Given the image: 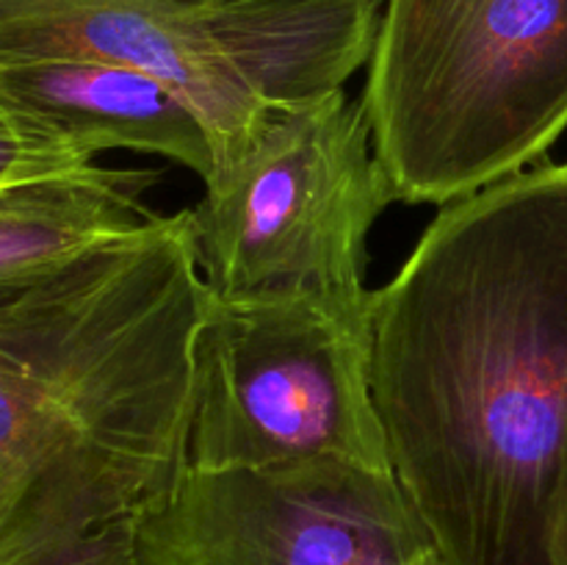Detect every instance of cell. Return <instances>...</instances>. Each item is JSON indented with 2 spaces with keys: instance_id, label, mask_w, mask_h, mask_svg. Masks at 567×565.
Wrapping results in <instances>:
<instances>
[{
  "instance_id": "6da1fadb",
  "label": "cell",
  "mask_w": 567,
  "mask_h": 565,
  "mask_svg": "<svg viewBox=\"0 0 567 565\" xmlns=\"http://www.w3.org/2000/svg\"><path fill=\"white\" fill-rule=\"evenodd\" d=\"M399 487L443 565H559L567 502V161L443 205L371 291Z\"/></svg>"
},
{
  "instance_id": "7a4b0ae2",
  "label": "cell",
  "mask_w": 567,
  "mask_h": 565,
  "mask_svg": "<svg viewBox=\"0 0 567 565\" xmlns=\"http://www.w3.org/2000/svg\"><path fill=\"white\" fill-rule=\"evenodd\" d=\"M192 208L0 291V565H138L188 471Z\"/></svg>"
},
{
  "instance_id": "3957f363",
  "label": "cell",
  "mask_w": 567,
  "mask_h": 565,
  "mask_svg": "<svg viewBox=\"0 0 567 565\" xmlns=\"http://www.w3.org/2000/svg\"><path fill=\"white\" fill-rule=\"evenodd\" d=\"M360 100L402 203L529 170L567 127V0H382Z\"/></svg>"
},
{
  "instance_id": "277c9868",
  "label": "cell",
  "mask_w": 567,
  "mask_h": 565,
  "mask_svg": "<svg viewBox=\"0 0 567 565\" xmlns=\"http://www.w3.org/2000/svg\"><path fill=\"white\" fill-rule=\"evenodd\" d=\"M382 0H0V66L97 61L164 83L214 166L266 111L313 103L369 66Z\"/></svg>"
},
{
  "instance_id": "5b68a950",
  "label": "cell",
  "mask_w": 567,
  "mask_h": 565,
  "mask_svg": "<svg viewBox=\"0 0 567 565\" xmlns=\"http://www.w3.org/2000/svg\"><path fill=\"white\" fill-rule=\"evenodd\" d=\"M203 183L192 227L214 297H308L371 310L365 238L396 192L363 100L352 103L341 89L266 111Z\"/></svg>"
},
{
  "instance_id": "8992f818",
  "label": "cell",
  "mask_w": 567,
  "mask_h": 565,
  "mask_svg": "<svg viewBox=\"0 0 567 565\" xmlns=\"http://www.w3.org/2000/svg\"><path fill=\"white\" fill-rule=\"evenodd\" d=\"M297 463L393 474L371 380V310L208 291L194 341L188 469Z\"/></svg>"
},
{
  "instance_id": "52a82bcc",
  "label": "cell",
  "mask_w": 567,
  "mask_h": 565,
  "mask_svg": "<svg viewBox=\"0 0 567 565\" xmlns=\"http://www.w3.org/2000/svg\"><path fill=\"white\" fill-rule=\"evenodd\" d=\"M138 565H443L391 471L188 469L138 532Z\"/></svg>"
},
{
  "instance_id": "ba28073f",
  "label": "cell",
  "mask_w": 567,
  "mask_h": 565,
  "mask_svg": "<svg viewBox=\"0 0 567 565\" xmlns=\"http://www.w3.org/2000/svg\"><path fill=\"white\" fill-rule=\"evenodd\" d=\"M0 94L94 161L105 150H133L177 161L203 181L214 172V144L199 116L142 72L97 61L6 64Z\"/></svg>"
},
{
  "instance_id": "9c48e42d",
  "label": "cell",
  "mask_w": 567,
  "mask_h": 565,
  "mask_svg": "<svg viewBox=\"0 0 567 565\" xmlns=\"http://www.w3.org/2000/svg\"><path fill=\"white\" fill-rule=\"evenodd\" d=\"M155 181L153 170L94 164L0 188V291L147 225L155 214L144 205V192Z\"/></svg>"
},
{
  "instance_id": "30bf717a",
  "label": "cell",
  "mask_w": 567,
  "mask_h": 565,
  "mask_svg": "<svg viewBox=\"0 0 567 565\" xmlns=\"http://www.w3.org/2000/svg\"><path fill=\"white\" fill-rule=\"evenodd\" d=\"M94 158L39 127L0 94V188L92 170Z\"/></svg>"
},
{
  "instance_id": "8fae6325",
  "label": "cell",
  "mask_w": 567,
  "mask_h": 565,
  "mask_svg": "<svg viewBox=\"0 0 567 565\" xmlns=\"http://www.w3.org/2000/svg\"><path fill=\"white\" fill-rule=\"evenodd\" d=\"M557 563H559V565H567V502H565V513H563V526H559Z\"/></svg>"
}]
</instances>
